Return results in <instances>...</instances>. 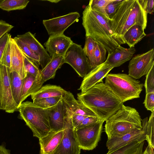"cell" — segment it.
<instances>
[{
    "label": "cell",
    "instance_id": "cell-1",
    "mask_svg": "<svg viewBox=\"0 0 154 154\" xmlns=\"http://www.w3.org/2000/svg\"><path fill=\"white\" fill-rule=\"evenodd\" d=\"M79 102L90 109L100 119L106 121L123 105L103 82L77 94Z\"/></svg>",
    "mask_w": 154,
    "mask_h": 154
},
{
    "label": "cell",
    "instance_id": "cell-2",
    "mask_svg": "<svg viewBox=\"0 0 154 154\" xmlns=\"http://www.w3.org/2000/svg\"><path fill=\"white\" fill-rule=\"evenodd\" d=\"M146 0H123L110 20L114 33L120 45L125 44L123 36L132 26L139 25L146 29L147 22Z\"/></svg>",
    "mask_w": 154,
    "mask_h": 154
},
{
    "label": "cell",
    "instance_id": "cell-3",
    "mask_svg": "<svg viewBox=\"0 0 154 154\" xmlns=\"http://www.w3.org/2000/svg\"><path fill=\"white\" fill-rule=\"evenodd\" d=\"M86 37L89 36L103 46L109 54L121 45L112 30L110 20L93 10L88 5L83 12Z\"/></svg>",
    "mask_w": 154,
    "mask_h": 154
},
{
    "label": "cell",
    "instance_id": "cell-4",
    "mask_svg": "<svg viewBox=\"0 0 154 154\" xmlns=\"http://www.w3.org/2000/svg\"><path fill=\"white\" fill-rule=\"evenodd\" d=\"M142 129L141 119L138 112L135 108L124 104L106 121L104 128L108 138Z\"/></svg>",
    "mask_w": 154,
    "mask_h": 154
},
{
    "label": "cell",
    "instance_id": "cell-5",
    "mask_svg": "<svg viewBox=\"0 0 154 154\" xmlns=\"http://www.w3.org/2000/svg\"><path fill=\"white\" fill-rule=\"evenodd\" d=\"M18 111L19 118L24 121L34 137L38 139L43 137L51 131L48 115L45 109L27 101L21 103Z\"/></svg>",
    "mask_w": 154,
    "mask_h": 154
},
{
    "label": "cell",
    "instance_id": "cell-6",
    "mask_svg": "<svg viewBox=\"0 0 154 154\" xmlns=\"http://www.w3.org/2000/svg\"><path fill=\"white\" fill-rule=\"evenodd\" d=\"M105 84L123 102L140 97L143 84L125 73L108 74Z\"/></svg>",
    "mask_w": 154,
    "mask_h": 154
},
{
    "label": "cell",
    "instance_id": "cell-7",
    "mask_svg": "<svg viewBox=\"0 0 154 154\" xmlns=\"http://www.w3.org/2000/svg\"><path fill=\"white\" fill-rule=\"evenodd\" d=\"M64 106V134L52 154H80L81 149L76 138L72 121V112Z\"/></svg>",
    "mask_w": 154,
    "mask_h": 154
},
{
    "label": "cell",
    "instance_id": "cell-8",
    "mask_svg": "<svg viewBox=\"0 0 154 154\" xmlns=\"http://www.w3.org/2000/svg\"><path fill=\"white\" fill-rule=\"evenodd\" d=\"M104 122L101 120L82 128L75 129V135L81 149L90 150L96 148L100 140Z\"/></svg>",
    "mask_w": 154,
    "mask_h": 154
},
{
    "label": "cell",
    "instance_id": "cell-9",
    "mask_svg": "<svg viewBox=\"0 0 154 154\" xmlns=\"http://www.w3.org/2000/svg\"><path fill=\"white\" fill-rule=\"evenodd\" d=\"M63 57L65 63L70 65L81 77H85L91 70L81 45L73 42Z\"/></svg>",
    "mask_w": 154,
    "mask_h": 154
},
{
    "label": "cell",
    "instance_id": "cell-10",
    "mask_svg": "<svg viewBox=\"0 0 154 154\" xmlns=\"http://www.w3.org/2000/svg\"><path fill=\"white\" fill-rule=\"evenodd\" d=\"M0 109L8 113L18 111L11 93L10 69L0 64Z\"/></svg>",
    "mask_w": 154,
    "mask_h": 154
},
{
    "label": "cell",
    "instance_id": "cell-11",
    "mask_svg": "<svg viewBox=\"0 0 154 154\" xmlns=\"http://www.w3.org/2000/svg\"><path fill=\"white\" fill-rule=\"evenodd\" d=\"M142 129H135L122 135L108 138L106 146L108 153L123 146L131 142H143L146 140V132L148 122L147 117L142 120Z\"/></svg>",
    "mask_w": 154,
    "mask_h": 154
},
{
    "label": "cell",
    "instance_id": "cell-12",
    "mask_svg": "<svg viewBox=\"0 0 154 154\" xmlns=\"http://www.w3.org/2000/svg\"><path fill=\"white\" fill-rule=\"evenodd\" d=\"M154 58L153 48L147 52L132 57L128 65V75L136 80L146 75L154 65Z\"/></svg>",
    "mask_w": 154,
    "mask_h": 154
},
{
    "label": "cell",
    "instance_id": "cell-13",
    "mask_svg": "<svg viewBox=\"0 0 154 154\" xmlns=\"http://www.w3.org/2000/svg\"><path fill=\"white\" fill-rule=\"evenodd\" d=\"M80 17L77 12L70 13L64 15L43 20V24L49 35L63 34L69 26L78 21Z\"/></svg>",
    "mask_w": 154,
    "mask_h": 154
},
{
    "label": "cell",
    "instance_id": "cell-14",
    "mask_svg": "<svg viewBox=\"0 0 154 154\" xmlns=\"http://www.w3.org/2000/svg\"><path fill=\"white\" fill-rule=\"evenodd\" d=\"M71 38L63 34L50 35L44 43L45 49L51 57L63 56L73 43Z\"/></svg>",
    "mask_w": 154,
    "mask_h": 154
},
{
    "label": "cell",
    "instance_id": "cell-15",
    "mask_svg": "<svg viewBox=\"0 0 154 154\" xmlns=\"http://www.w3.org/2000/svg\"><path fill=\"white\" fill-rule=\"evenodd\" d=\"M16 37L26 45L39 58L40 66L42 69L50 60L51 57L45 49L30 32Z\"/></svg>",
    "mask_w": 154,
    "mask_h": 154
},
{
    "label": "cell",
    "instance_id": "cell-16",
    "mask_svg": "<svg viewBox=\"0 0 154 154\" xmlns=\"http://www.w3.org/2000/svg\"><path fill=\"white\" fill-rule=\"evenodd\" d=\"M113 68L104 62L92 69L84 78L78 89L85 92L97 84L103 82V79Z\"/></svg>",
    "mask_w": 154,
    "mask_h": 154
},
{
    "label": "cell",
    "instance_id": "cell-17",
    "mask_svg": "<svg viewBox=\"0 0 154 154\" xmlns=\"http://www.w3.org/2000/svg\"><path fill=\"white\" fill-rule=\"evenodd\" d=\"M45 109L48 115L51 130L57 131L64 129L65 112L62 99L54 106Z\"/></svg>",
    "mask_w": 154,
    "mask_h": 154
},
{
    "label": "cell",
    "instance_id": "cell-18",
    "mask_svg": "<svg viewBox=\"0 0 154 154\" xmlns=\"http://www.w3.org/2000/svg\"><path fill=\"white\" fill-rule=\"evenodd\" d=\"M135 52L134 48H125L120 45L108 54L105 62L113 68L117 67L131 60Z\"/></svg>",
    "mask_w": 154,
    "mask_h": 154
},
{
    "label": "cell",
    "instance_id": "cell-19",
    "mask_svg": "<svg viewBox=\"0 0 154 154\" xmlns=\"http://www.w3.org/2000/svg\"><path fill=\"white\" fill-rule=\"evenodd\" d=\"M64 130V128L57 131L51 130L46 135L39 138L40 154H52L63 137Z\"/></svg>",
    "mask_w": 154,
    "mask_h": 154
},
{
    "label": "cell",
    "instance_id": "cell-20",
    "mask_svg": "<svg viewBox=\"0 0 154 154\" xmlns=\"http://www.w3.org/2000/svg\"><path fill=\"white\" fill-rule=\"evenodd\" d=\"M11 47V56L10 72H15L23 79L26 76L24 66L23 53L14 38H10Z\"/></svg>",
    "mask_w": 154,
    "mask_h": 154
},
{
    "label": "cell",
    "instance_id": "cell-21",
    "mask_svg": "<svg viewBox=\"0 0 154 154\" xmlns=\"http://www.w3.org/2000/svg\"><path fill=\"white\" fill-rule=\"evenodd\" d=\"M62 100L64 105L73 113L97 117L90 109L76 100L73 94L69 91H67L62 97Z\"/></svg>",
    "mask_w": 154,
    "mask_h": 154
},
{
    "label": "cell",
    "instance_id": "cell-22",
    "mask_svg": "<svg viewBox=\"0 0 154 154\" xmlns=\"http://www.w3.org/2000/svg\"><path fill=\"white\" fill-rule=\"evenodd\" d=\"M44 83L41 73L36 77L27 73L24 79L21 95L22 102L28 96L38 91Z\"/></svg>",
    "mask_w": 154,
    "mask_h": 154
},
{
    "label": "cell",
    "instance_id": "cell-23",
    "mask_svg": "<svg viewBox=\"0 0 154 154\" xmlns=\"http://www.w3.org/2000/svg\"><path fill=\"white\" fill-rule=\"evenodd\" d=\"M64 63L63 56L51 57V60L45 67L40 70L41 74L44 83L54 78L57 71L60 68Z\"/></svg>",
    "mask_w": 154,
    "mask_h": 154
},
{
    "label": "cell",
    "instance_id": "cell-24",
    "mask_svg": "<svg viewBox=\"0 0 154 154\" xmlns=\"http://www.w3.org/2000/svg\"><path fill=\"white\" fill-rule=\"evenodd\" d=\"M60 86L47 85L42 86L35 93L31 95L32 100L57 96H63L67 92Z\"/></svg>",
    "mask_w": 154,
    "mask_h": 154
},
{
    "label": "cell",
    "instance_id": "cell-25",
    "mask_svg": "<svg viewBox=\"0 0 154 154\" xmlns=\"http://www.w3.org/2000/svg\"><path fill=\"white\" fill-rule=\"evenodd\" d=\"M146 36L143 28L140 25H135L127 31L123 35V38L130 48H134L135 45Z\"/></svg>",
    "mask_w": 154,
    "mask_h": 154
},
{
    "label": "cell",
    "instance_id": "cell-26",
    "mask_svg": "<svg viewBox=\"0 0 154 154\" xmlns=\"http://www.w3.org/2000/svg\"><path fill=\"white\" fill-rule=\"evenodd\" d=\"M11 86L13 99L17 108L22 103L21 95L24 79L15 72H10Z\"/></svg>",
    "mask_w": 154,
    "mask_h": 154
},
{
    "label": "cell",
    "instance_id": "cell-27",
    "mask_svg": "<svg viewBox=\"0 0 154 154\" xmlns=\"http://www.w3.org/2000/svg\"><path fill=\"white\" fill-rule=\"evenodd\" d=\"M144 142L134 141L106 154H142Z\"/></svg>",
    "mask_w": 154,
    "mask_h": 154
},
{
    "label": "cell",
    "instance_id": "cell-28",
    "mask_svg": "<svg viewBox=\"0 0 154 154\" xmlns=\"http://www.w3.org/2000/svg\"><path fill=\"white\" fill-rule=\"evenodd\" d=\"M29 2L28 0H0V8L7 11L25 8Z\"/></svg>",
    "mask_w": 154,
    "mask_h": 154
},
{
    "label": "cell",
    "instance_id": "cell-29",
    "mask_svg": "<svg viewBox=\"0 0 154 154\" xmlns=\"http://www.w3.org/2000/svg\"><path fill=\"white\" fill-rule=\"evenodd\" d=\"M95 42L91 37H86L83 48L88 59L91 70L94 68V49Z\"/></svg>",
    "mask_w": 154,
    "mask_h": 154
},
{
    "label": "cell",
    "instance_id": "cell-30",
    "mask_svg": "<svg viewBox=\"0 0 154 154\" xmlns=\"http://www.w3.org/2000/svg\"><path fill=\"white\" fill-rule=\"evenodd\" d=\"M62 99V96H59L42 98L33 100V103L37 106L46 109L56 105Z\"/></svg>",
    "mask_w": 154,
    "mask_h": 154
},
{
    "label": "cell",
    "instance_id": "cell-31",
    "mask_svg": "<svg viewBox=\"0 0 154 154\" xmlns=\"http://www.w3.org/2000/svg\"><path fill=\"white\" fill-rule=\"evenodd\" d=\"M14 39L22 52L39 67L40 64L39 58L26 45L18 39L16 37L14 38Z\"/></svg>",
    "mask_w": 154,
    "mask_h": 154
},
{
    "label": "cell",
    "instance_id": "cell-32",
    "mask_svg": "<svg viewBox=\"0 0 154 154\" xmlns=\"http://www.w3.org/2000/svg\"><path fill=\"white\" fill-rule=\"evenodd\" d=\"M110 0H91L89 1L88 5L92 10L109 20L106 13L105 8L106 5L110 1Z\"/></svg>",
    "mask_w": 154,
    "mask_h": 154
},
{
    "label": "cell",
    "instance_id": "cell-33",
    "mask_svg": "<svg viewBox=\"0 0 154 154\" xmlns=\"http://www.w3.org/2000/svg\"><path fill=\"white\" fill-rule=\"evenodd\" d=\"M106 51L103 46L95 42L94 49V68L105 61Z\"/></svg>",
    "mask_w": 154,
    "mask_h": 154
},
{
    "label": "cell",
    "instance_id": "cell-34",
    "mask_svg": "<svg viewBox=\"0 0 154 154\" xmlns=\"http://www.w3.org/2000/svg\"><path fill=\"white\" fill-rule=\"evenodd\" d=\"M23 53V52H22ZM24 69L26 74H30L36 77L40 73L39 67L23 53Z\"/></svg>",
    "mask_w": 154,
    "mask_h": 154
},
{
    "label": "cell",
    "instance_id": "cell-35",
    "mask_svg": "<svg viewBox=\"0 0 154 154\" xmlns=\"http://www.w3.org/2000/svg\"><path fill=\"white\" fill-rule=\"evenodd\" d=\"M154 112H152L148 121L146 140L149 145L154 148Z\"/></svg>",
    "mask_w": 154,
    "mask_h": 154
},
{
    "label": "cell",
    "instance_id": "cell-36",
    "mask_svg": "<svg viewBox=\"0 0 154 154\" xmlns=\"http://www.w3.org/2000/svg\"><path fill=\"white\" fill-rule=\"evenodd\" d=\"M122 1L111 0L106 6L105 11L110 20L115 14Z\"/></svg>",
    "mask_w": 154,
    "mask_h": 154
},
{
    "label": "cell",
    "instance_id": "cell-37",
    "mask_svg": "<svg viewBox=\"0 0 154 154\" xmlns=\"http://www.w3.org/2000/svg\"><path fill=\"white\" fill-rule=\"evenodd\" d=\"M144 86L146 94L154 92V69L153 66L146 75Z\"/></svg>",
    "mask_w": 154,
    "mask_h": 154
},
{
    "label": "cell",
    "instance_id": "cell-38",
    "mask_svg": "<svg viewBox=\"0 0 154 154\" xmlns=\"http://www.w3.org/2000/svg\"><path fill=\"white\" fill-rule=\"evenodd\" d=\"M11 47L10 39L4 51L0 62V64L10 68L11 64Z\"/></svg>",
    "mask_w": 154,
    "mask_h": 154
},
{
    "label": "cell",
    "instance_id": "cell-39",
    "mask_svg": "<svg viewBox=\"0 0 154 154\" xmlns=\"http://www.w3.org/2000/svg\"><path fill=\"white\" fill-rule=\"evenodd\" d=\"M143 103L147 110L154 112V92L146 94Z\"/></svg>",
    "mask_w": 154,
    "mask_h": 154
},
{
    "label": "cell",
    "instance_id": "cell-40",
    "mask_svg": "<svg viewBox=\"0 0 154 154\" xmlns=\"http://www.w3.org/2000/svg\"><path fill=\"white\" fill-rule=\"evenodd\" d=\"M11 37L10 34L7 33L0 38V62L7 45Z\"/></svg>",
    "mask_w": 154,
    "mask_h": 154
},
{
    "label": "cell",
    "instance_id": "cell-41",
    "mask_svg": "<svg viewBox=\"0 0 154 154\" xmlns=\"http://www.w3.org/2000/svg\"><path fill=\"white\" fill-rule=\"evenodd\" d=\"M101 120L97 117L88 116L86 117L80 125L75 129H77L94 124Z\"/></svg>",
    "mask_w": 154,
    "mask_h": 154
},
{
    "label": "cell",
    "instance_id": "cell-42",
    "mask_svg": "<svg viewBox=\"0 0 154 154\" xmlns=\"http://www.w3.org/2000/svg\"><path fill=\"white\" fill-rule=\"evenodd\" d=\"M14 26L2 20H0V38L4 34L9 32Z\"/></svg>",
    "mask_w": 154,
    "mask_h": 154
},
{
    "label": "cell",
    "instance_id": "cell-43",
    "mask_svg": "<svg viewBox=\"0 0 154 154\" xmlns=\"http://www.w3.org/2000/svg\"><path fill=\"white\" fill-rule=\"evenodd\" d=\"M87 117V116L72 113V121L75 129H76L80 125L82 121Z\"/></svg>",
    "mask_w": 154,
    "mask_h": 154
},
{
    "label": "cell",
    "instance_id": "cell-44",
    "mask_svg": "<svg viewBox=\"0 0 154 154\" xmlns=\"http://www.w3.org/2000/svg\"><path fill=\"white\" fill-rule=\"evenodd\" d=\"M154 0H146V9L147 14H152L154 12Z\"/></svg>",
    "mask_w": 154,
    "mask_h": 154
},
{
    "label": "cell",
    "instance_id": "cell-45",
    "mask_svg": "<svg viewBox=\"0 0 154 154\" xmlns=\"http://www.w3.org/2000/svg\"><path fill=\"white\" fill-rule=\"evenodd\" d=\"M154 148L148 145L144 151L142 152V154H154Z\"/></svg>",
    "mask_w": 154,
    "mask_h": 154
},
{
    "label": "cell",
    "instance_id": "cell-46",
    "mask_svg": "<svg viewBox=\"0 0 154 154\" xmlns=\"http://www.w3.org/2000/svg\"><path fill=\"white\" fill-rule=\"evenodd\" d=\"M47 1L50 2L51 3H57L60 1V0H47Z\"/></svg>",
    "mask_w": 154,
    "mask_h": 154
}]
</instances>
